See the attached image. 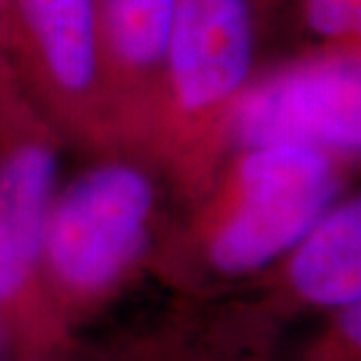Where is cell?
<instances>
[{
	"label": "cell",
	"instance_id": "cell-10",
	"mask_svg": "<svg viewBox=\"0 0 361 361\" xmlns=\"http://www.w3.org/2000/svg\"><path fill=\"white\" fill-rule=\"evenodd\" d=\"M293 348L281 343L277 361H361V300L312 317Z\"/></svg>",
	"mask_w": 361,
	"mask_h": 361
},
{
	"label": "cell",
	"instance_id": "cell-1",
	"mask_svg": "<svg viewBox=\"0 0 361 361\" xmlns=\"http://www.w3.org/2000/svg\"><path fill=\"white\" fill-rule=\"evenodd\" d=\"M357 169L319 148L230 150L204 190L174 207L150 279L180 295L237 291L350 190Z\"/></svg>",
	"mask_w": 361,
	"mask_h": 361
},
{
	"label": "cell",
	"instance_id": "cell-11",
	"mask_svg": "<svg viewBox=\"0 0 361 361\" xmlns=\"http://www.w3.org/2000/svg\"><path fill=\"white\" fill-rule=\"evenodd\" d=\"M310 45L361 47V0H295Z\"/></svg>",
	"mask_w": 361,
	"mask_h": 361
},
{
	"label": "cell",
	"instance_id": "cell-7",
	"mask_svg": "<svg viewBox=\"0 0 361 361\" xmlns=\"http://www.w3.org/2000/svg\"><path fill=\"white\" fill-rule=\"evenodd\" d=\"M281 331L240 293H167L87 348L94 361H277Z\"/></svg>",
	"mask_w": 361,
	"mask_h": 361
},
{
	"label": "cell",
	"instance_id": "cell-2",
	"mask_svg": "<svg viewBox=\"0 0 361 361\" xmlns=\"http://www.w3.org/2000/svg\"><path fill=\"white\" fill-rule=\"evenodd\" d=\"M174 200L141 155L118 148L85 155L56 183L42 230L40 277L56 319L71 336L150 279Z\"/></svg>",
	"mask_w": 361,
	"mask_h": 361
},
{
	"label": "cell",
	"instance_id": "cell-6",
	"mask_svg": "<svg viewBox=\"0 0 361 361\" xmlns=\"http://www.w3.org/2000/svg\"><path fill=\"white\" fill-rule=\"evenodd\" d=\"M251 146L319 148L359 164L361 47L307 45L258 66L230 122V150Z\"/></svg>",
	"mask_w": 361,
	"mask_h": 361
},
{
	"label": "cell",
	"instance_id": "cell-4",
	"mask_svg": "<svg viewBox=\"0 0 361 361\" xmlns=\"http://www.w3.org/2000/svg\"><path fill=\"white\" fill-rule=\"evenodd\" d=\"M3 54L35 115L66 150H118L94 0H7Z\"/></svg>",
	"mask_w": 361,
	"mask_h": 361
},
{
	"label": "cell",
	"instance_id": "cell-12",
	"mask_svg": "<svg viewBox=\"0 0 361 361\" xmlns=\"http://www.w3.org/2000/svg\"><path fill=\"white\" fill-rule=\"evenodd\" d=\"M26 115H35V111L21 92L12 66L0 52V125L26 118Z\"/></svg>",
	"mask_w": 361,
	"mask_h": 361
},
{
	"label": "cell",
	"instance_id": "cell-9",
	"mask_svg": "<svg viewBox=\"0 0 361 361\" xmlns=\"http://www.w3.org/2000/svg\"><path fill=\"white\" fill-rule=\"evenodd\" d=\"M178 0H94L101 68L120 148L136 150L167 56Z\"/></svg>",
	"mask_w": 361,
	"mask_h": 361
},
{
	"label": "cell",
	"instance_id": "cell-5",
	"mask_svg": "<svg viewBox=\"0 0 361 361\" xmlns=\"http://www.w3.org/2000/svg\"><path fill=\"white\" fill-rule=\"evenodd\" d=\"M61 141L38 115L0 125V329L10 361L75 345L42 288L45 216L59 183Z\"/></svg>",
	"mask_w": 361,
	"mask_h": 361
},
{
	"label": "cell",
	"instance_id": "cell-16",
	"mask_svg": "<svg viewBox=\"0 0 361 361\" xmlns=\"http://www.w3.org/2000/svg\"><path fill=\"white\" fill-rule=\"evenodd\" d=\"M5 5L7 0H0V52H3V31H5ZM5 56V54H3Z\"/></svg>",
	"mask_w": 361,
	"mask_h": 361
},
{
	"label": "cell",
	"instance_id": "cell-8",
	"mask_svg": "<svg viewBox=\"0 0 361 361\" xmlns=\"http://www.w3.org/2000/svg\"><path fill=\"white\" fill-rule=\"evenodd\" d=\"M286 331L361 300V195L350 188L284 254L237 291Z\"/></svg>",
	"mask_w": 361,
	"mask_h": 361
},
{
	"label": "cell",
	"instance_id": "cell-15",
	"mask_svg": "<svg viewBox=\"0 0 361 361\" xmlns=\"http://www.w3.org/2000/svg\"><path fill=\"white\" fill-rule=\"evenodd\" d=\"M0 361H10V345H7L3 329H0Z\"/></svg>",
	"mask_w": 361,
	"mask_h": 361
},
{
	"label": "cell",
	"instance_id": "cell-13",
	"mask_svg": "<svg viewBox=\"0 0 361 361\" xmlns=\"http://www.w3.org/2000/svg\"><path fill=\"white\" fill-rule=\"evenodd\" d=\"M28 361H94L90 355V348H87V341L80 338L75 345L71 348H63L59 352H52V355H45V357H35V359H28Z\"/></svg>",
	"mask_w": 361,
	"mask_h": 361
},
{
	"label": "cell",
	"instance_id": "cell-14",
	"mask_svg": "<svg viewBox=\"0 0 361 361\" xmlns=\"http://www.w3.org/2000/svg\"><path fill=\"white\" fill-rule=\"evenodd\" d=\"M254 5V10L258 14V21H261L263 31L272 24V19H277V14L281 7L286 5V0H249Z\"/></svg>",
	"mask_w": 361,
	"mask_h": 361
},
{
	"label": "cell",
	"instance_id": "cell-3",
	"mask_svg": "<svg viewBox=\"0 0 361 361\" xmlns=\"http://www.w3.org/2000/svg\"><path fill=\"white\" fill-rule=\"evenodd\" d=\"M263 26L249 0H178L139 146L174 207L209 185L230 153L237 101L258 68Z\"/></svg>",
	"mask_w": 361,
	"mask_h": 361
}]
</instances>
